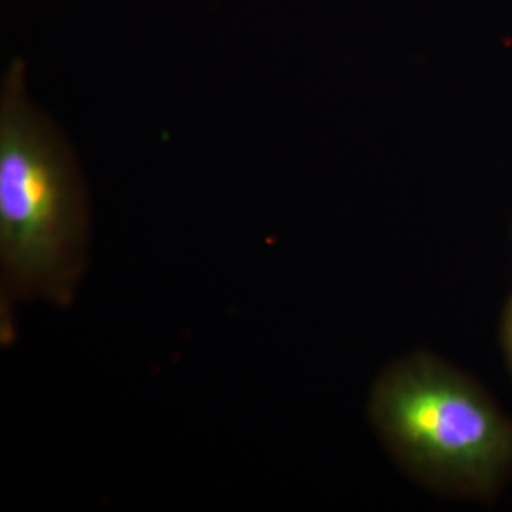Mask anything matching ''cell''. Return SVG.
Instances as JSON below:
<instances>
[{
    "instance_id": "1",
    "label": "cell",
    "mask_w": 512,
    "mask_h": 512,
    "mask_svg": "<svg viewBox=\"0 0 512 512\" xmlns=\"http://www.w3.org/2000/svg\"><path fill=\"white\" fill-rule=\"evenodd\" d=\"M369 416L390 456L429 490L487 501L512 481V419L477 380L430 353L377 377Z\"/></svg>"
},
{
    "instance_id": "2",
    "label": "cell",
    "mask_w": 512,
    "mask_h": 512,
    "mask_svg": "<svg viewBox=\"0 0 512 512\" xmlns=\"http://www.w3.org/2000/svg\"><path fill=\"white\" fill-rule=\"evenodd\" d=\"M10 64L0 103V258L16 298L69 302L82 274L86 200L72 154Z\"/></svg>"
},
{
    "instance_id": "3",
    "label": "cell",
    "mask_w": 512,
    "mask_h": 512,
    "mask_svg": "<svg viewBox=\"0 0 512 512\" xmlns=\"http://www.w3.org/2000/svg\"><path fill=\"white\" fill-rule=\"evenodd\" d=\"M501 345H503L505 362L512 375V296L505 306L503 319H501Z\"/></svg>"
}]
</instances>
